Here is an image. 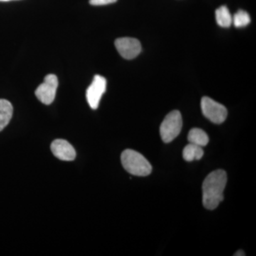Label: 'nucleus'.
Instances as JSON below:
<instances>
[{
	"label": "nucleus",
	"mask_w": 256,
	"mask_h": 256,
	"mask_svg": "<svg viewBox=\"0 0 256 256\" xmlns=\"http://www.w3.org/2000/svg\"><path fill=\"white\" fill-rule=\"evenodd\" d=\"M226 182V172L222 170L212 172L205 178L202 184V202L205 208L208 210H215L223 201Z\"/></svg>",
	"instance_id": "nucleus-1"
},
{
	"label": "nucleus",
	"mask_w": 256,
	"mask_h": 256,
	"mask_svg": "<svg viewBox=\"0 0 256 256\" xmlns=\"http://www.w3.org/2000/svg\"><path fill=\"white\" fill-rule=\"evenodd\" d=\"M121 162L124 170L134 176H148L152 170L149 161L140 153L132 150L124 151L121 154Z\"/></svg>",
	"instance_id": "nucleus-2"
},
{
	"label": "nucleus",
	"mask_w": 256,
	"mask_h": 256,
	"mask_svg": "<svg viewBox=\"0 0 256 256\" xmlns=\"http://www.w3.org/2000/svg\"><path fill=\"white\" fill-rule=\"evenodd\" d=\"M182 128V118L180 111L173 110L165 117L160 126V131L162 140L165 143L174 140L181 132Z\"/></svg>",
	"instance_id": "nucleus-3"
},
{
	"label": "nucleus",
	"mask_w": 256,
	"mask_h": 256,
	"mask_svg": "<svg viewBox=\"0 0 256 256\" xmlns=\"http://www.w3.org/2000/svg\"><path fill=\"white\" fill-rule=\"evenodd\" d=\"M201 107L204 116L215 124H222L228 116L225 106L208 97L202 98Z\"/></svg>",
	"instance_id": "nucleus-4"
},
{
	"label": "nucleus",
	"mask_w": 256,
	"mask_h": 256,
	"mask_svg": "<svg viewBox=\"0 0 256 256\" xmlns=\"http://www.w3.org/2000/svg\"><path fill=\"white\" fill-rule=\"evenodd\" d=\"M58 82L56 76L48 74L35 92L37 98L45 105H50L54 100Z\"/></svg>",
	"instance_id": "nucleus-5"
},
{
	"label": "nucleus",
	"mask_w": 256,
	"mask_h": 256,
	"mask_svg": "<svg viewBox=\"0 0 256 256\" xmlns=\"http://www.w3.org/2000/svg\"><path fill=\"white\" fill-rule=\"evenodd\" d=\"M106 86H107L106 79L100 75H96L92 84L88 88L87 101L90 107L94 110L98 108L101 98L105 94Z\"/></svg>",
	"instance_id": "nucleus-6"
},
{
	"label": "nucleus",
	"mask_w": 256,
	"mask_h": 256,
	"mask_svg": "<svg viewBox=\"0 0 256 256\" xmlns=\"http://www.w3.org/2000/svg\"><path fill=\"white\" fill-rule=\"evenodd\" d=\"M116 50L126 60H133L140 54L142 46L139 40L130 37L119 38L114 42Z\"/></svg>",
	"instance_id": "nucleus-7"
},
{
	"label": "nucleus",
	"mask_w": 256,
	"mask_h": 256,
	"mask_svg": "<svg viewBox=\"0 0 256 256\" xmlns=\"http://www.w3.org/2000/svg\"><path fill=\"white\" fill-rule=\"evenodd\" d=\"M50 150L56 158L63 161H73L76 156L74 146L65 140H56L52 143Z\"/></svg>",
	"instance_id": "nucleus-8"
},
{
	"label": "nucleus",
	"mask_w": 256,
	"mask_h": 256,
	"mask_svg": "<svg viewBox=\"0 0 256 256\" xmlns=\"http://www.w3.org/2000/svg\"><path fill=\"white\" fill-rule=\"evenodd\" d=\"M13 107L11 102L0 99V132L8 126L12 118Z\"/></svg>",
	"instance_id": "nucleus-9"
},
{
	"label": "nucleus",
	"mask_w": 256,
	"mask_h": 256,
	"mask_svg": "<svg viewBox=\"0 0 256 256\" xmlns=\"http://www.w3.org/2000/svg\"><path fill=\"white\" fill-rule=\"evenodd\" d=\"M188 142L200 146H206L210 142L208 134L200 128L192 129L188 132Z\"/></svg>",
	"instance_id": "nucleus-10"
},
{
	"label": "nucleus",
	"mask_w": 256,
	"mask_h": 256,
	"mask_svg": "<svg viewBox=\"0 0 256 256\" xmlns=\"http://www.w3.org/2000/svg\"><path fill=\"white\" fill-rule=\"evenodd\" d=\"M182 154L184 160L186 162L200 160L204 156V150L202 149V146L190 143L184 148Z\"/></svg>",
	"instance_id": "nucleus-11"
},
{
	"label": "nucleus",
	"mask_w": 256,
	"mask_h": 256,
	"mask_svg": "<svg viewBox=\"0 0 256 256\" xmlns=\"http://www.w3.org/2000/svg\"><path fill=\"white\" fill-rule=\"evenodd\" d=\"M216 20L222 28H228L232 24V16L227 6H222L216 10Z\"/></svg>",
	"instance_id": "nucleus-12"
},
{
	"label": "nucleus",
	"mask_w": 256,
	"mask_h": 256,
	"mask_svg": "<svg viewBox=\"0 0 256 256\" xmlns=\"http://www.w3.org/2000/svg\"><path fill=\"white\" fill-rule=\"evenodd\" d=\"M250 22V15L244 10H238L232 18V23L237 28L246 26Z\"/></svg>",
	"instance_id": "nucleus-13"
},
{
	"label": "nucleus",
	"mask_w": 256,
	"mask_h": 256,
	"mask_svg": "<svg viewBox=\"0 0 256 256\" xmlns=\"http://www.w3.org/2000/svg\"><path fill=\"white\" fill-rule=\"evenodd\" d=\"M117 1L118 0H90L89 2L94 6H101V5L112 4Z\"/></svg>",
	"instance_id": "nucleus-14"
},
{
	"label": "nucleus",
	"mask_w": 256,
	"mask_h": 256,
	"mask_svg": "<svg viewBox=\"0 0 256 256\" xmlns=\"http://www.w3.org/2000/svg\"><path fill=\"white\" fill-rule=\"evenodd\" d=\"M246 256L245 252H244V250H239L238 252H236L235 254H234V256Z\"/></svg>",
	"instance_id": "nucleus-15"
},
{
	"label": "nucleus",
	"mask_w": 256,
	"mask_h": 256,
	"mask_svg": "<svg viewBox=\"0 0 256 256\" xmlns=\"http://www.w3.org/2000/svg\"><path fill=\"white\" fill-rule=\"evenodd\" d=\"M12 1V0H0V2H9Z\"/></svg>",
	"instance_id": "nucleus-16"
}]
</instances>
